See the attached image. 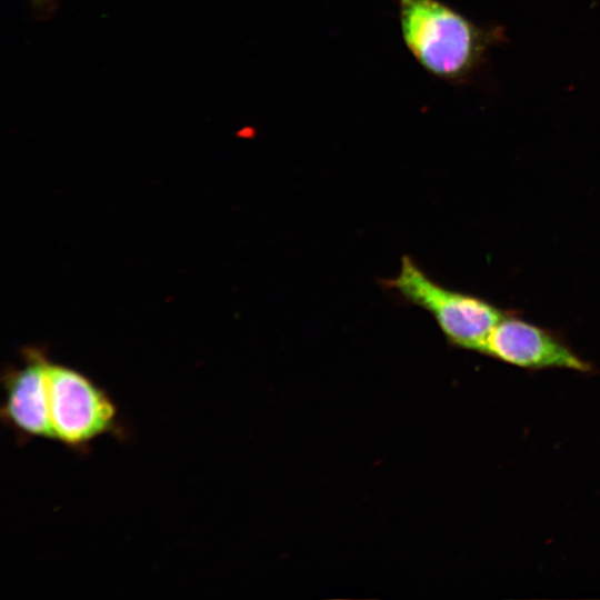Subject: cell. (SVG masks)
Listing matches in <instances>:
<instances>
[{
    "label": "cell",
    "instance_id": "2",
    "mask_svg": "<svg viewBox=\"0 0 600 600\" xmlns=\"http://www.w3.org/2000/svg\"><path fill=\"white\" fill-rule=\"evenodd\" d=\"M400 262L398 273L384 280V286L426 310L448 343L481 353L489 333L507 311L480 297L440 284L411 256H402Z\"/></svg>",
    "mask_w": 600,
    "mask_h": 600
},
{
    "label": "cell",
    "instance_id": "3",
    "mask_svg": "<svg viewBox=\"0 0 600 600\" xmlns=\"http://www.w3.org/2000/svg\"><path fill=\"white\" fill-rule=\"evenodd\" d=\"M48 388L53 440L82 450L98 437L121 431L111 397L81 372L50 362Z\"/></svg>",
    "mask_w": 600,
    "mask_h": 600
},
{
    "label": "cell",
    "instance_id": "5",
    "mask_svg": "<svg viewBox=\"0 0 600 600\" xmlns=\"http://www.w3.org/2000/svg\"><path fill=\"white\" fill-rule=\"evenodd\" d=\"M48 359L42 351L27 350L22 366L3 376L2 421L24 439L53 440L49 410Z\"/></svg>",
    "mask_w": 600,
    "mask_h": 600
},
{
    "label": "cell",
    "instance_id": "1",
    "mask_svg": "<svg viewBox=\"0 0 600 600\" xmlns=\"http://www.w3.org/2000/svg\"><path fill=\"white\" fill-rule=\"evenodd\" d=\"M403 42L430 74L461 82L501 40L498 28H482L442 0H398Z\"/></svg>",
    "mask_w": 600,
    "mask_h": 600
},
{
    "label": "cell",
    "instance_id": "4",
    "mask_svg": "<svg viewBox=\"0 0 600 600\" xmlns=\"http://www.w3.org/2000/svg\"><path fill=\"white\" fill-rule=\"evenodd\" d=\"M481 354L529 371L596 372L593 364L577 354L557 333L508 311L489 333Z\"/></svg>",
    "mask_w": 600,
    "mask_h": 600
},
{
    "label": "cell",
    "instance_id": "6",
    "mask_svg": "<svg viewBox=\"0 0 600 600\" xmlns=\"http://www.w3.org/2000/svg\"><path fill=\"white\" fill-rule=\"evenodd\" d=\"M36 4H41L43 2H47L48 0H32Z\"/></svg>",
    "mask_w": 600,
    "mask_h": 600
}]
</instances>
